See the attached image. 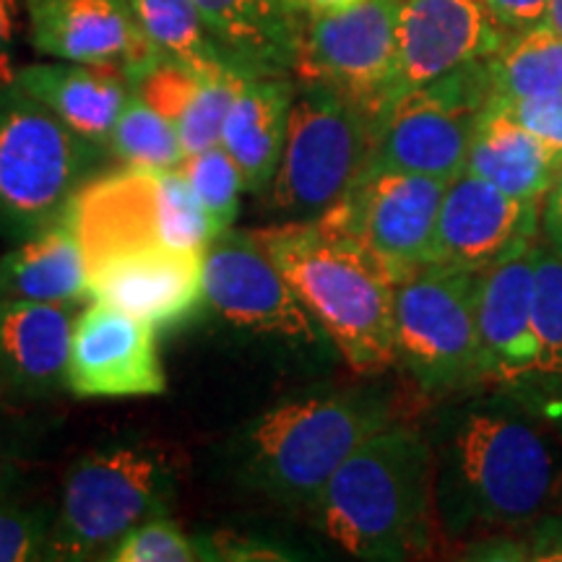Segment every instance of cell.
Instances as JSON below:
<instances>
[{
    "mask_svg": "<svg viewBox=\"0 0 562 562\" xmlns=\"http://www.w3.org/2000/svg\"><path fill=\"white\" fill-rule=\"evenodd\" d=\"M435 508L448 533L542 521L562 508V442L516 398H469L442 425Z\"/></svg>",
    "mask_w": 562,
    "mask_h": 562,
    "instance_id": "obj_1",
    "label": "cell"
},
{
    "mask_svg": "<svg viewBox=\"0 0 562 562\" xmlns=\"http://www.w3.org/2000/svg\"><path fill=\"white\" fill-rule=\"evenodd\" d=\"M307 513L351 558H419L438 518L432 446L412 427H385L336 469Z\"/></svg>",
    "mask_w": 562,
    "mask_h": 562,
    "instance_id": "obj_2",
    "label": "cell"
},
{
    "mask_svg": "<svg viewBox=\"0 0 562 562\" xmlns=\"http://www.w3.org/2000/svg\"><path fill=\"white\" fill-rule=\"evenodd\" d=\"M252 235L351 370L381 375L396 364L398 279L370 250L321 220L279 222Z\"/></svg>",
    "mask_w": 562,
    "mask_h": 562,
    "instance_id": "obj_3",
    "label": "cell"
},
{
    "mask_svg": "<svg viewBox=\"0 0 562 562\" xmlns=\"http://www.w3.org/2000/svg\"><path fill=\"white\" fill-rule=\"evenodd\" d=\"M391 425V404L375 393H300L273 404L245 427L243 476L279 505L311 510L336 469Z\"/></svg>",
    "mask_w": 562,
    "mask_h": 562,
    "instance_id": "obj_4",
    "label": "cell"
},
{
    "mask_svg": "<svg viewBox=\"0 0 562 562\" xmlns=\"http://www.w3.org/2000/svg\"><path fill=\"white\" fill-rule=\"evenodd\" d=\"M178 469L154 446L89 451L70 467L53 516L47 560H110L133 529L170 513Z\"/></svg>",
    "mask_w": 562,
    "mask_h": 562,
    "instance_id": "obj_5",
    "label": "cell"
},
{
    "mask_svg": "<svg viewBox=\"0 0 562 562\" xmlns=\"http://www.w3.org/2000/svg\"><path fill=\"white\" fill-rule=\"evenodd\" d=\"M378 121L341 91L297 81L269 206L284 222H315L347 199L368 172Z\"/></svg>",
    "mask_w": 562,
    "mask_h": 562,
    "instance_id": "obj_6",
    "label": "cell"
},
{
    "mask_svg": "<svg viewBox=\"0 0 562 562\" xmlns=\"http://www.w3.org/2000/svg\"><path fill=\"white\" fill-rule=\"evenodd\" d=\"M97 159L100 146L45 104L0 87V235L19 243L66 216Z\"/></svg>",
    "mask_w": 562,
    "mask_h": 562,
    "instance_id": "obj_7",
    "label": "cell"
},
{
    "mask_svg": "<svg viewBox=\"0 0 562 562\" xmlns=\"http://www.w3.org/2000/svg\"><path fill=\"white\" fill-rule=\"evenodd\" d=\"M87 271L140 248L203 250L216 232L191 182L175 170L128 167L91 178L70 203Z\"/></svg>",
    "mask_w": 562,
    "mask_h": 562,
    "instance_id": "obj_8",
    "label": "cell"
},
{
    "mask_svg": "<svg viewBox=\"0 0 562 562\" xmlns=\"http://www.w3.org/2000/svg\"><path fill=\"white\" fill-rule=\"evenodd\" d=\"M480 273L425 266L396 284V364L430 398H451L490 383L476 323Z\"/></svg>",
    "mask_w": 562,
    "mask_h": 562,
    "instance_id": "obj_9",
    "label": "cell"
},
{
    "mask_svg": "<svg viewBox=\"0 0 562 562\" xmlns=\"http://www.w3.org/2000/svg\"><path fill=\"white\" fill-rule=\"evenodd\" d=\"M492 97L487 60L469 63L396 97L375 128L370 167L451 182L467 170L482 110Z\"/></svg>",
    "mask_w": 562,
    "mask_h": 562,
    "instance_id": "obj_10",
    "label": "cell"
},
{
    "mask_svg": "<svg viewBox=\"0 0 562 562\" xmlns=\"http://www.w3.org/2000/svg\"><path fill=\"white\" fill-rule=\"evenodd\" d=\"M398 5L402 0H362L307 19L297 81L326 83L378 121L396 100Z\"/></svg>",
    "mask_w": 562,
    "mask_h": 562,
    "instance_id": "obj_11",
    "label": "cell"
},
{
    "mask_svg": "<svg viewBox=\"0 0 562 562\" xmlns=\"http://www.w3.org/2000/svg\"><path fill=\"white\" fill-rule=\"evenodd\" d=\"M446 188L448 180L430 175L368 167L347 199L321 222L360 243L402 281L432 261Z\"/></svg>",
    "mask_w": 562,
    "mask_h": 562,
    "instance_id": "obj_12",
    "label": "cell"
},
{
    "mask_svg": "<svg viewBox=\"0 0 562 562\" xmlns=\"http://www.w3.org/2000/svg\"><path fill=\"white\" fill-rule=\"evenodd\" d=\"M203 300L245 331L292 341L323 334L252 229H227L203 248Z\"/></svg>",
    "mask_w": 562,
    "mask_h": 562,
    "instance_id": "obj_13",
    "label": "cell"
},
{
    "mask_svg": "<svg viewBox=\"0 0 562 562\" xmlns=\"http://www.w3.org/2000/svg\"><path fill=\"white\" fill-rule=\"evenodd\" d=\"M542 203L521 201L463 170L448 182L430 266L480 273L539 240Z\"/></svg>",
    "mask_w": 562,
    "mask_h": 562,
    "instance_id": "obj_14",
    "label": "cell"
},
{
    "mask_svg": "<svg viewBox=\"0 0 562 562\" xmlns=\"http://www.w3.org/2000/svg\"><path fill=\"white\" fill-rule=\"evenodd\" d=\"M157 326L91 300L76 321L68 391L79 398L159 396L167 391Z\"/></svg>",
    "mask_w": 562,
    "mask_h": 562,
    "instance_id": "obj_15",
    "label": "cell"
},
{
    "mask_svg": "<svg viewBox=\"0 0 562 562\" xmlns=\"http://www.w3.org/2000/svg\"><path fill=\"white\" fill-rule=\"evenodd\" d=\"M30 45L53 60L117 66L133 83L161 55L128 0H24Z\"/></svg>",
    "mask_w": 562,
    "mask_h": 562,
    "instance_id": "obj_16",
    "label": "cell"
},
{
    "mask_svg": "<svg viewBox=\"0 0 562 562\" xmlns=\"http://www.w3.org/2000/svg\"><path fill=\"white\" fill-rule=\"evenodd\" d=\"M508 37L482 0H402L396 97L492 58Z\"/></svg>",
    "mask_w": 562,
    "mask_h": 562,
    "instance_id": "obj_17",
    "label": "cell"
},
{
    "mask_svg": "<svg viewBox=\"0 0 562 562\" xmlns=\"http://www.w3.org/2000/svg\"><path fill=\"white\" fill-rule=\"evenodd\" d=\"M89 302H108L157 328L191 321L203 300V250L140 248L89 269Z\"/></svg>",
    "mask_w": 562,
    "mask_h": 562,
    "instance_id": "obj_18",
    "label": "cell"
},
{
    "mask_svg": "<svg viewBox=\"0 0 562 562\" xmlns=\"http://www.w3.org/2000/svg\"><path fill=\"white\" fill-rule=\"evenodd\" d=\"M537 243L480 271L476 323L487 357L490 383H518L537 360L533 297H537Z\"/></svg>",
    "mask_w": 562,
    "mask_h": 562,
    "instance_id": "obj_19",
    "label": "cell"
},
{
    "mask_svg": "<svg viewBox=\"0 0 562 562\" xmlns=\"http://www.w3.org/2000/svg\"><path fill=\"white\" fill-rule=\"evenodd\" d=\"M81 302H0V389L26 398L68 391Z\"/></svg>",
    "mask_w": 562,
    "mask_h": 562,
    "instance_id": "obj_20",
    "label": "cell"
},
{
    "mask_svg": "<svg viewBox=\"0 0 562 562\" xmlns=\"http://www.w3.org/2000/svg\"><path fill=\"white\" fill-rule=\"evenodd\" d=\"M11 83L100 149L108 146L112 125L133 94L121 68L100 63H32L19 68Z\"/></svg>",
    "mask_w": 562,
    "mask_h": 562,
    "instance_id": "obj_21",
    "label": "cell"
},
{
    "mask_svg": "<svg viewBox=\"0 0 562 562\" xmlns=\"http://www.w3.org/2000/svg\"><path fill=\"white\" fill-rule=\"evenodd\" d=\"M232 66L294 76L307 16L292 0H193Z\"/></svg>",
    "mask_w": 562,
    "mask_h": 562,
    "instance_id": "obj_22",
    "label": "cell"
},
{
    "mask_svg": "<svg viewBox=\"0 0 562 562\" xmlns=\"http://www.w3.org/2000/svg\"><path fill=\"white\" fill-rule=\"evenodd\" d=\"M297 76H248L227 112L222 146L240 167L245 191L263 195L279 170Z\"/></svg>",
    "mask_w": 562,
    "mask_h": 562,
    "instance_id": "obj_23",
    "label": "cell"
},
{
    "mask_svg": "<svg viewBox=\"0 0 562 562\" xmlns=\"http://www.w3.org/2000/svg\"><path fill=\"white\" fill-rule=\"evenodd\" d=\"M89 302L87 258L70 209L0 252V302Z\"/></svg>",
    "mask_w": 562,
    "mask_h": 562,
    "instance_id": "obj_24",
    "label": "cell"
},
{
    "mask_svg": "<svg viewBox=\"0 0 562 562\" xmlns=\"http://www.w3.org/2000/svg\"><path fill=\"white\" fill-rule=\"evenodd\" d=\"M560 167L558 154L490 97L476 123L467 172L487 180L513 199L542 203Z\"/></svg>",
    "mask_w": 562,
    "mask_h": 562,
    "instance_id": "obj_25",
    "label": "cell"
},
{
    "mask_svg": "<svg viewBox=\"0 0 562 562\" xmlns=\"http://www.w3.org/2000/svg\"><path fill=\"white\" fill-rule=\"evenodd\" d=\"M492 100L513 102L562 91V37L547 24L510 34L487 58Z\"/></svg>",
    "mask_w": 562,
    "mask_h": 562,
    "instance_id": "obj_26",
    "label": "cell"
},
{
    "mask_svg": "<svg viewBox=\"0 0 562 562\" xmlns=\"http://www.w3.org/2000/svg\"><path fill=\"white\" fill-rule=\"evenodd\" d=\"M128 3L140 32L161 58L180 63L199 74L232 66L193 0H128Z\"/></svg>",
    "mask_w": 562,
    "mask_h": 562,
    "instance_id": "obj_27",
    "label": "cell"
},
{
    "mask_svg": "<svg viewBox=\"0 0 562 562\" xmlns=\"http://www.w3.org/2000/svg\"><path fill=\"white\" fill-rule=\"evenodd\" d=\"M112 157L128 167H149V170H175L186 161L178 125L159 115L133 91L131 100L112 125L104 146Z\"/></svg>",
    "mask_w": 562,
    "mask_h": 562,
    "instance_id": "obj_28",
    "label": "cell"
},
{
    "mask_svg": "<svg viewBox=\"0 0 562 562\" xmlns=\"http://www.w3.org/2000/svg\"><path fill=\"white\" fill-rule=\"evenodd\" d=\"M248 76L250 74L232 66L206 70L201 76L199 91H195L191 104L178 121L180 144L186 157L222 144V128L224 121H227V112Z\"/></svg>",
    "mask_w": 562,
    "mask_h": 562,
    "instance_id": "obj_29",
    "label": "cell"
},
{
    "mask_svg": "<svg viewBox=\"0 0 562 562\" xmlns=\"http://www.w3.org/2000/svg\"><path fill=\"white\" fill-rule=\"evenodd\" d=\"M182 175L191 182L201 206L206 209L216 235L232 229L240 214V193L245 191L243 172L222 144L191 154L180 165Z\"/></svg>",
    "mask_w": 562,
    "mask_h": 562,
    "instance_id": "obj_30",
    "label": "cell"
},
{
    "mask_svg": "<svg viewBox=\"0 0 562 562\" xmlns=\"http://www.w3.org/2000/svg\"><path fill=\"white\" fill-rule=\"evenodd\" d=\"M537 360L531 375L562 378V256L537 245V297H533Z\"/></svg>",
    "mask_w": 562,
    "mask_h": 562,
    "instance_id": "obj_31",
    "label": "cell"
},
{
    "mask_svg": "<svg viewBox=\"0 0 562 562\" xmlns=\"http://www.w3.org/2000/svg\"><path fill=\"white\" fill-rule=\"evenodd\" d=\"M216 560L214 544L201 542L188 533L178 521L159 516L151 521L140 524L133 529L115 552L110 554V562H199Z\"/></svg>",
    "mask_w": 562,
    "mask_h": 562,
    "instance_id": "obj_32",
    "label": "cell"
},
{
    "mask_svg": "<svg viewBox=\"0 0 562 562\" xmlns=\"http://www.w3.org/2000/svg\"><path fill=\"white\" fill-rule=\"evenodd\" d=\"M55 513L32 505L0 501V562L47 560Z\"/></svg>",
    "mask_w": 562,
    "mask_h": 562,
    "instance_id": "obj_33",
    "label": "cell"
},
{
    "mask_svg": "<svg viewBox=\"0 0 562 562\" xmlns=\"http://www.w3.org/2000/svg\"><path fill=\"white\" fill-rule=\"evenodd\" d=\"M501 104L518 123L526 125L533 136L542 138L562 159V91L542 97H526V100H513Z\"/></svg>",
    "mask_w": 562,
    "mask_h": 562,
    "instance_id": "obj_34",
    "label": "cell"
},
{
    "mask_svg": "<svg viewBox=\"0 0 562 562\" xmlns=\"http://www.w3.org/2000/svg\"><path fill=\"white\" fill-rule=\"evenodd\" d=\"M497 24L508 32H526L547 21L550 0H482Z\"/></svg>",
    "mask_w": 562,
    "mask_h": 562,
    "instance_id": "obj_35",
    "label": "cell"
},
{
    "mask_svg": "<svg viewBox=\"0 0 562 562\" xmlns=\"http://www.w3.org/2000/svg\"><path fill=\"white\" fill-rule=\"evenodd\" d=\"M24 0H0V87H9L16 70L11 68Z\"/></svg>",
    "mask_w": 562,
    "mask_h": 562,
    "instance_id": "obj_36",
    "label": "cell"
},
{
    "mask_svg": "<svg viewBox=\"0 0 562 562\" xmlns=\"http://www.w3.org/2000/svg\"><path fill=\"white\" fill-rule=\"evenodd\" d=\"M539 229H542V240L550 245L558 256H562V167L542 201Z\"/></svg>",
    "mask_w": 562,
    "mask_h": 562,
    "instance_id": "obj_37",
    "label": "cell"
},
{
    "mask_svg": "<svg viewBox=\"0 0 562 562\" xmlns=\"http://www.w3.org/2000/svg\"><path fill=\"white\" fill-rule=\"evenodd\" d=\"M357 3H362V0H297V5L307 19L326 16V13L351 9V5H357Z\"/></svg>",
    "mask_w": 562,
    "mask_h": 562,
    "instance_id": "obj_38",
    "label": "cell"
},
{
    "mask_svg": "<svg viewBox=\"0 0 562 562\" xmlns=\"http://www.w3.org/2000/svg\"><path fill=\"white\" fill-rule=\"evenodd\" d=\"M9 484H11V463H9V456H5L3 438H0V501L9 497Z\"/></svg>",
    "mask_w": 562,
    "mask_h": 562,
    "instance_id": "obj_39",
    "label": "cell"
},
{
    "mask_svg": "<svg viewBox=\"0 0 562 562\" xmlns=\"http://www.w3.org/2000/svg\"><path fill=\"white\" fill-rule=\"evenodd\" d=\"M544 24L562 37V0H550V5H547V21H544Z\"/></svg>",
    "mask_w": 562,
    "mask_h": 562,
    "instance_id": "obj_40",
    "label": "cell"
},
{
    "mask_svg": "<svg viewBox=\"0 0 562 562\" xmlns=\"http://www.w3.org/2000/svg\"><path fill=\"white\" fill-rule=\"evenodd\" d=\"M292 3H294V5H297V0H292ZM297 9H300V5H297ZM300 11H302V9H300Z\"/></svg>",
    "mask_w": 562,
    "mask_h": 562,
    "instance_id": "obj_41",
    "label": "cell"
}]
</instances>
